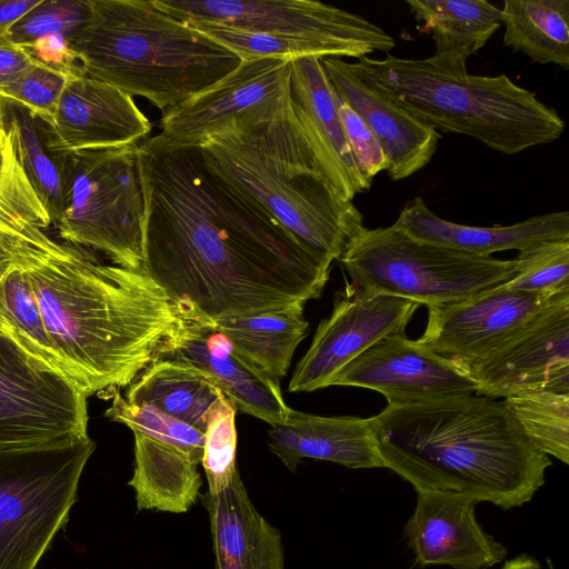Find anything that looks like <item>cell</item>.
I'll list each match as a JSON object with an SVG mask.
<instances>
[{
    "label": "cell",
    "instance_id": "obj_35",
    "mask_svg": "<svg viewBox=\"0 0 569 569\" xmlns=\"http://www.w3.org/2000/svg\"><path fill=\"white\" fill-rule=\"evenodd\" d=\"M236 412L233 403L223 395L212 408L204 431L201 465L208 492L212 495L222 491L238 472Z\"/></svg>",
    "mask_w": 569,
    "mask_h": 569
},
{
    "label": "cell",
    "instance_id": "obj_15",
    "mask_svg": "<svg viewBox=\"0 0 569 569\" xmlns=\"http://www.w3.org/2000/svg\"><path fill=\"white\" fill-rule=\"evenodd\" d=\"M555 297L501 284L463 300L430 306L426 329L417 341L466 371L546 308Z\"/></svg>",
    "mask_w": 569,
    "mask_h": 569
},
{
    "label": "cell",
    "instance_id": "obj_39",
    "mask_svg": "<svg viewBox=\"0 0 569 569\" xmlns=\"http://www.w3.org/2000/svg\"><path fill=\"white\" fill-rule=\"evenodd\" d=\"M36 62L32 56L7 38L0 39V87Z\"/></svg>",
    "mask_w": 569,
    "mask_h": 569
},
{
    "label": "cell",
    "instance_id": "obj_20",
    "mask_svg": "<svg viewBox=\"0 0 569 569\" xmlns=\"http://www.w3.org/2000/svg\"><path fill=\"white\" fill-rule=\"evenodd\" d=\"M290 97L295 116L319 170L333 192L351 201L370 189L348 144L337 106V93L317 57L290 60Z\"/></svg>",
    "mask_w": 569,
    "mask_h": 569
},
{
    "label": "cell",
    "instance_id": "obj_10",
    "mask_svg": "<svg viewBox=\"0 0 569 569\" xmlns=\"http://www.w3.org/2000/svg\"><path fill=\"white\" fill-rule=\"evenodd\" d=\"M183 22H208L274 36L311 39L338 48L343 58L389 53L393 38L362 16L312 0H153Z\"/></svg>",
    "mask_w": 569,
    "mask_h": 569
},
{
    "label": "cell",
    "instance_id": "obj_38",
    "mask_svg": "<svg viewBox=\"0 0 569 569\" xmlns=\"http://www.w3.org/2000/svg\"><path fill=\"white\" fill-rule=\"evenodd\" d=\"M337 106L355 163L362 178L371 184L375 176L388 169L386 153L370 128L338 94Z\"/></svg>",
    "mask_w": 569,
    "mask_h": 569
},
{
    "label": "cell",
    "instance_id": "obj_3",
    "mask_svg": "<svg viewBox=\"0 0 569 569\" xmlns=\"http://www.w3.org/2000/svg\"><path fill=\"white\" fill-rule=\"evenodd\" d=\"M371 421L383 468L417 492L509 510L531 500L552 465L503 402L485 396L388 405Z\"/></svg>",
    "mask_w": 569,
    "mask_h": 569
},
{
    "label": "cell",
    "instance_id": "obj_18",
    "mask_svg": "<svg viewBox=\"0 0 569 569\" xmlns=\"http://www.w3.org/2000/svg\"><path fill=\"white\" fill-rule=\"evenodd\" d=\"M476 505L458 495L417 492L403 532L419 567L488 569L505 559L506 547L477 521Z\"/></svg>",
    "mask_w": 569,
    "mask_h": 569
},
{
    "label": "cell",
    "instance_id": "obj_13",
    "mask_svg": "<svg viewBox=\"0 0 569 569\" xmlns=\"http://www.w3.org/2000/svg\"><path fill=\"white\" fill-rule=\"evenodd\" d=\"M466 372L476 393L507 398L531 391L569 393V292L551 302Z\"/></svg>",
    "mask_w": 569,
    "mask_h": 569
},
{
    "label": "cell",
    "instance_id": "obj_8",
    "mask_svg": "<svg viewBox=\"0 0 569 569\" xmlns=\"http://www.w3.org/2000/svg\"><path fill=\"white\" fill-rule=\"evenodd\" d=\"M91 438L68 447L0 452V569H36L66 525Z\"/></svg>",
    "mask_w": 569,
    "mask_h": 569
},
{
    "label": "cell",
    "instance_id": "obj_21",
    "mask_svg": "<svg viewBox=\"0 0 569 569\" xmlns=\"http://www.w3.org/2000/svg\"><path fill=\"white\" fill-rule=\"evenodd\" d=\"M323 70L337 94L347 102L379 140L392 181L415 174L435 156L441 136L400 103L361 79L350 62L322 58Z\"/></svg>",
    "mask_w": 569,
    "mask_h": 569
},
{
    "label": "cell",
    "instance_id": "obj_31",
    "mask_svg": "<svg viewBox=\"0 0 569 569\" xmlns=\"http://www.w3.org/2000/svg\"><path fill=\"white\" fill-rule=\"evenodd\" d=\"M502 402L537 449L568 465L569 393L531 391Z\"/></svg>",
    "mask_w": 569,
    "mask_h": 569
},
{
    "label": "cell",
    "instance_id": "obj_11",
    "mask_svg": "<svg viewBox=\"0 0 569 569\" xmlns=\"http://www.w3.org/2000/svg\"><path fill=\"white\" fill-rule=\"evenodd\" d=\"M87 399L0 335V452L56 449L86 440Z\"/></svg>",
    "mask_w": 569,
    "mask_h": 569
},
{
    "label": "cell",
    "instance_id": "obj_14",
    "mask_svg": "<svg viewBox=\"0 0 569 569\" xmlns=\"http://www.w3.org/2000/svg\"><path fill=\"white\" fill-rule=\"evenodd\" d=\"M421 305L399 297L372 295L348 283L336 296L311 345L291 376L288 390L313 391L330 387L336 375L378 340L405 333Z\"/></svg>",
    "mask_w": 569,
    "mask_h": 569
},
{
    "label": "cell",
    "instance_id": "obj_23",
    "mask_svg": "<svg viewBox=\"0 0 569 569\" xmlns=\"http://www.w3.org/2000/svg\"><path fill=\"white\" fill-rule=\"evenodd\" d=\"M392 226L418 241L479 257H491L505 250L521 251L545 241L569 239L568 211L538 214L511 226L473 227L440 218L421 197L408 201Z\"/></svg>",
    "mask_w": 569,
    "mask_h": 569
},
{
    "label": "cell",
    "instance_id": "obj_36",
    "mask_svg": "<svg viewBox=\"0 0 569 569\" xmlns=\"http://www.w3.org/2000/svg\"><path fill=\"white\" fill-rule=\"evenodd\" d=\"M90 0H40L10 28L7 39L27 49L49 36L69 39L89 18Z\"/></svg>",
    "mask_w": 569,
    "mask_h": 569
},
{
    "label": "cell",
    "instance_id": "obj_9",
    "mask_svg": "<svg viewBox=\"0 0 569 569\" xmlns=\"http://www.w3.org/2000/svg\"><path fill=\"white\" fill-rule=\"evenodd\" d=\"M138 144L71 153L61 239L106 254L112 263L142 270L144 197Z\"/></svg>",
    "mask_w": 569,
    "mask_h": 569
},
{
    "label": "cell",
    "instance_id": "obj_12",
    "mask_svg": "<svg viewBox=\"0 0 569 569\" xmlns=\"http://www.w3.org/2000/svg\"><path fill=\"white\" fill-rule=\"evenodd\" d=\"M290 60H241L210 88L163 111L159 134L176 144L199 147L231 122L274 119L291 103Z\"/></svg>",
    "mask_w": 569,
    "mask_h": 569
},
{
    "label": "cell",
    "instance_id": "obj_28",
    "mask_svg": "<svg viewBox=\"0 0 569 569\" xmlns=\"http://www.w3.org/2000/svg\"><path fill=\"white\" fill-rule=\"evenodd\" d=\"M128 387L129 402L156 407L203 433L223 396L206 372L173 359L154 361Z\"/></svg>",
    "mask_w": 569,
    "mask_h": 569
},
{
    "label": "cell",
    "instance_id": "obj_6",
    "mask_svg": "<svg viewBox=\"0 0 569 569\" xmlns=\"http://www.w3.org/2000/svg\"><path fill=\"white\" fill-rule=\"evenodd\" d=\"M365 81L435 130L471 137L516 154L559 139L565 121L556 109L508 76L470 74L466 64L432 54L405 59L363 57L351 63Z\"/></svg>",
    "mask_w": 569,
    "mask_h": 569
},
{
    "label": "cell",
    "instance_id": "obj_19",
    "mask_svg": "<svg viewBox=\"0 0 569 569\" xmlns=\"http://www.w3.org/2000/svg\"><path fill=\"white\" fill-rule=\"evenodd\" d=\"M184 321L161 359H173L206 372L237 410L273 426L287 420L290 407L279 381L271 379L232 346L210 321L183 315Z\"/></svg>",
    "mask_w": 569,
    "mask_h": 569
},
{
    "label": "cell",
    "instance_id": "obj_2",
    "mask_svg": "<svg viewBox=\"0 0 569 569\" xmlns=\"http://www.w3.org/2000/svg\"><path fill=\"white\" fill-rule=\"evenodd\" d=\"M183 321L143 270L101 263L36 226L0 231V335L87 397L132 383Z\"/></svg>",
    "mask_w": 569,
    "mask_h": 569
},
{
    "label": "cell",
    "instance_id": "obj_16",
    "mask_svg": "<svg viewBox=\"0 0 569 569\" xmlns=\"http://www.w3.org/2000/svg\"><path fill=\"white\" fill-rule=\"evenodd\" d=\"M330 386L372 389L391 406L472 395L478 388L451 360L405 333L378 340L346 365Z\"/></svg>",
    "mask_w": 569,
    "mask_h": 569
},
{
    "label": "cell",
    "instance_id": "obj_17",
    "mask_svg": "<svg viewBox=\"0 0 569 569\" xmlns=\"http://www.w3.org/2000/svg\"><path fill=\"white\" fill-rule=\"evenodd\" d=\"M47 121L53 147L68 153L138 144L151 131L132 97L84 73L68 78Z\"/></svg>",
    "mask_w": 569,
    "mask_h": 569
},
{
    "label": "cell",
    "instance_id": "obj_33",
    "mask_svg": "<svg viewBox=\"0 0 569 569\" xmlns=\"http://www.w3.org/2000/svg\"><path fill=\"white\" fill-rule=\"evenodd\" d=\"M50 216L20 166L11 142L0 128V231L29 226L46 229Z\"/></svg>",
    "mask_w": 569,
    "mask_h": 569
},
{
    "label": "cell",
    "instance_id": "obj_37",
    "mask_svg": "<svg viewBox=\"0 0 569 569\" xmlns=\"http://www.w3.org/2000/svg\"><path fill=\"white\" fill-rule=\"evenodd\" d=\"M69 76L38 61L0 87V97L13 100L50 120Z\"/></svg>",
    "mask_w": 569,
    "mask_h": 569
},
{
    "label": "cell",
    "instance_id": "obj_34",
    "mask_svg": "<svg viewBox=\"0 0 569 569\" xmlns=\"http://www.w3.org/2000/svg\"><path fill=\"white\" fill-rule=\"evenodd\" d=\"M513 261L516 274L503 283L507 288L549 296L569 292V239L528 247Z\"/></svg>",
    "mask_w": 569,
    "mask_h": 569
},
{
    "label": "cell",
    "instance_id": "obj_7",
    "mask_svg": "<svg viewBox=\"0 0 569 569\" xmlns=\"http://www.w3.org/2000/svg\"><path fill=\"white\" fill-rule=\"evenodd\" d=\"M351 286L426 305L455 302L510 281L513 259L479 257L418 241L392 224L363 227L340 257Z\"/></svg>",
    "mask_w": 569,
    "mask_h": 569
},
{
    "label": "cell",
    "instance_id": "obj_32",
    "mask_svg": "<svg viewBox=\"0 0 569 569\" xmlns=\"http://www.w3.org/2000/svg\"><path fill=\"white\" fill-rule=\"evenodd\" d=\"M107 395L111 396V406L104 411L107 418L126 425L132 431L172 446L198 465L201 463L204 445L202 431L150 405L129 402L119 389H113Z\"/></svg>",
    "mask_w": 569,
    "mask_h": 569
},
{
    "label": "cell",
    "instance_id": "obj_26",
    "mask_svg": "<svg viewBox=\"0 0 569 569\" xmlns=\"http://www.w3.org/2000/svg\"><path fill=\"white\" fill-rule=\"evenodd\" d=\"M133 435L134 468L128 485L138 511L187 512L200 496L198 463L172 446L138 431Z\"/></svg>",
    "mask_w": 569,
    "mask_h": 569
},
{
    "label": "cell",
    "instance_id": "obj_30",
    "mask_svg": "<svg viewBox=\"0 0 569 569\" xmlns=\"http://www.w3.org/2000/svg\"><path fill=\"white\" fill-rule=\"evenodd\" d=\"M501 21L506 47L569 69V0H506Z\"/></svg>",
    "mask_w": 569,
    "mask_h": 569
},
{
    "label": "cell",
    "instance_id": "obj_4",
    "mask_svg": "<svg viewBox=\"0 0 569 569\" xmlns=\"http://www.w3.org/2000/svg\"><path fill=\"white\" fill-rule=\"evenodd\" d=\"M199 148L228 189L332 260L363 228L359 209L319 170L291 103L271 120L231 122Z\"/></svg>",
    "mask_w": 569,
    "mask_h": 569
},
{
    "label": "cell",
    "instance_id": "obj_40",
    "mask_svg": "<svg viewBox=\"0 0 569 569\" xmlns=\"http://www.w3.org/2000/svg\"><path fill=\"white\" fill-rule=\"evenodd\" d=\"M40 0H0V39L7 37L10 28Z\"/></svg>",
    "mask_w": 569,
    "mask_h": 569
},
{
    "label": "cell",
    "instance_id": "obj_1",
    "mask_svg": "<svg viewBox=\"0 0 569 569\" xmlns=\"http://www.w3.org/2000/svg\"><path fill=\"white\" fill-rule=\"evenodd\" d=\"M138 166L142 270L183 315L216 321L321 296L333 260L228 189L199 147L150 137Z\"/></svg>",
    "mask_w": 569,
    "mask_h": 569
},
{
    "label": "cell",
    "instance_id": "obj_29",
    "mask_svg": "<svg viewBox=\"0 0 569 569\" xmlns=\"http://www.w3.org/2000/svg\"><path fill=\"white\" fill-rule=\"evenodd\" d=\"M422 30L435 41V56L466 64L502 26L501 9L486 0H407Z\"/></svg>",
    "mask_w": 569,
    "mask_h": 569
},
{
    "label": "cell",
    "instance_id": "obj_27",
    "mask_svg": "<svg viewBox=\"0 0 569 569\" xmlns=\"http://www.w3.org/2000/svg\"><path fill=\"white\" fill-rule=\"evenodd\" d=\"M305 303L249 316L210 321L236 350L273 380L282 379L293 353L308 335Z\"/></svg>",
    "mask_w": 569,
    "mask_h": 569
},
{
    "label": "cell",
    "instance_id": "obj_22",
    "mask_svg": "<svg viewBox=\"0 0 569 569\" xmlns=\"http://www.w3.org/2000/svg\"><path fill=\"white\" fill-rule=\"evenodd\" d=\"M268 446L292 472L306 458L352 469L383 468L371 418L322 417L290 408L287 420L269 429Z\"/></svg>",
    "mask_w": 569,
    "mask_h": 569
},
{
    "label": "cell",
    "instance_id": "obj_5",
    "mask_svg": "<svg viewBox=\"0 0 569 569\" xmlns=\"http://www.w3.org/2000/svg\"><path fill=\"white\" fill-rule=\"evenodd\" d=\"M88 20L68 39L86 76L174 108L232 72L241 59L153 0H90Z\"/></svg>",
    "mask_w": 569,
    "mask_h": 569
},
{
    "label": "cell",
    "instance_id": "obj_41",
    "mask_svg": "<svg viewBox=\"0 0 569 569\" xmlns=\"http://www.w3.org/2000/svg\"><path fill=\"white\" fill-rule=\"evenodd\" d=\"M500 569H542L540 563L528 555H520L505 562Z\"/></svg>",
    "mask_w": 569,
    "mask_h": 569
},
{
    "label": "cell",
    "instance_id": "obj_24",
    "mask_svg": "<svg viewBox=\"0 0 569 569\" xmlns=\"http://www.w3.org/2000/svg\"><path fill=\"white\" fill-rule=\"evenodd\" d=\"M199 497L209 515L214 569H284L281 533L258 512L239 472L222 491Z\"/></svg>",
    "mask_w": 569,
    "mask_h": 569
},
{
    "label": "cell",
    "instance_id": "obj_25",
    "mask_svg": "<svg viewBox=\"0 0 569 569\" xmlns=\"http://www.w3.org/2000/svg\"><path fill=\"white\" fill-rule=\"evenodd\" d=\"M0 128L43 202L51 223L61 220L69 190L71 153L57 150L48 121L24 106L0 97Z\"/></svg>",
    "mask_w": 569,
    "mask_h": 569
}]
</instances>
